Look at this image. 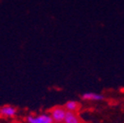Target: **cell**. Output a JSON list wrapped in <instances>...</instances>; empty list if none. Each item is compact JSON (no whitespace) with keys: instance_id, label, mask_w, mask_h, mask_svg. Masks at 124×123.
Listing matches in <instances>:
<instances>
[{"instance_id":"cell-1","label":"cell","mask_w":124,"mask_h":123,"mask_svg":"<svg viewBox=\"0 0 124 123\" xmlns=\"http://www.w3.org/2000/svg\"><path fill=\"white\" fill-rule=\"evenodd\" d=\"M26 123H54L49 113H40L37 115L29 114L25 117Z\"/></svg>"},{"instance_id":"cell-2","label":"cell","mask_w":124,"mask_h":123,"mask_svg":"<svg viewBox=\"0 0 124 123\" xmlns=\"http://www.w3.org/2000/svg\"><path fill=\"white\" fill-rule=\"evenodd\" d=\"M66 113H67V110L65 109V107L61 105L54 106L49 112L54 123H63L66 117Z\"/></svg>"},{"instance_id":"cell-3","label":"cell","mask_w":124,"mask_h":123,"mask_svg":"<svg viewBox=\"0 0 124 123\" xmlns=\"http://www.w3.org/2000/svg\"><path fill=\"white\" fill-rule=\"evenodd\" d=\"M17 107L12 104H4L0 106V116L3 118H13L17 114Z\"/></svg>"},{"instance_id":"cell-4","label":"cell","mask_w":124,"mask_h":123,"mask_svg":"<svg viewBox=\"0 0 124 123\" xmlns=\"http://www.w3.org/2000/svg\"><path fill=\"white\" fill-rule=\"evenodd\" d=\"M81 99L86 101H101L104 100L105 97L100 93H95V92H86L81 95Z\"/></svg>"},{"instance_id":"cell-5","label":"cell","mask_w":124,"mask_h":123,"mask_svg":"<svg viewBox=\"0 0 124 123\" xmlns=\"http://www.w3.org/2000/svg\"><path fill=\"white\" fill-rule=\"evenodd\" d=\"M64 107H65V109L67 110V111H70V112H77L79 110V108H80V103L77 101V100H67L65 103H64V105H63Z\"/></svg>"},{"instance_id":"cell-6","label":"cell","mask_w":124,"mask_h":123,"mask_svg":"<svg viewBox=\"0 0 124 123\" xmlns=\"http://www.w3.org/2000/svg\"><path fill=\"white\" fill-rule=\"evenodd\" d=\"M63 123H82V121H81V118L79 117V115L76 112L67 111L66 117H65Z\"/></svg>"},{"instance_id":"cell-7","label":"cell","mask_w":124,"mask_h":123,"mask_svg":"<svg viewBox=\"0 0 124 123\" xmlns=\"http://www.w3.org/2000/svg\"><path fill=\"white\" fill-rule=\"evenodd\" d=\"M0 123H2V122H0Z\"/></svg>"}]
</instances>
